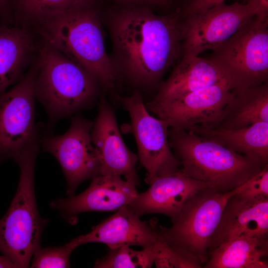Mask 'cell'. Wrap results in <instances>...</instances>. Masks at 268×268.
<instances>
[{
	"label": "cell",
	"mask_w": 268,
	"mask_h": 268,
	"mask_svg": "<svg viewBox=\"0 0 268 268\" xmlns=\"http://www.w3.org/2000/svg\"><path fill=\"white\" fill-rule=\"evenodd\" d=\"M39 140L24 148L14 159L20 168L16 193L4 215L0 219V252L16 268H28L40 247L47 220L40 215L35 199L34 169Z\"/></svg>",
	"instance_id": "5b68a950"
},
{
	"label": "cell",
	"mask_w": 268,
	"mask_h": 268,
	"mask_svg": "<svg viewBox=\"0 0 268 268\" xmlns=\"http://www.w3.org/2000/svg\"><path fill=\"white\" fill-rule=\"evenodd\" d=\"M168 139L180 171L221 192L238 188L266 165L190 130L171 128Z\"/></svg>",
	"instance_id": "3957f363"
},
{
	"label": "cell",
	"mask_w": 268,
	"mask_h": 268,
	"mask_svg": "<svg viewBox=\"0 0 268 268\" xmlns=\"http://www.w3.org/2000/svg\"><path fill=\"white\" fill-rule=\"evenodd\" d=\"M119 0L123 1V2H139V1H144V0Z\"/></svg>",
	"instance_id": "d6a6232c"
},
{
	"label": "cell",
	"mask_w": 268,
	"mask_h": 268,
	"mask_svg": "<svg viewBox=\"0 0 268 268\" xmlns=\"http://www.w3.org/2000/svg\"><path fill=\"white\" fill-rule=\"evenodd\" d=\"M226 80L230 81L207 58L182 55L168 78L149 102L168 101Z\"/></svg>",
	"instance_id": "ac0fdd59"
},
{
	"label": "cell",
	"mask_w": 268,
	"mask_h": 268,
	"mask_svg": "<svg viewBox=\"0 0 268 268\" xmlns=\"http://www.w3.org/2000/svg\"><path fill=\"white\" fill-rule=\"evenodd\" d=\"M242 189V185L227 192L212 188L199 192L184 205L170 227L158 226L159 239L202 266L207 261L210 242L227 201Z\"/></svg>",
	"instance_id": "8992f818"
},
{
	"label": "cell",
	"mask_w": 268,
	"mask_h": 268,
	"mask_svg": "<svg viewBox=\"0 0 268 268\" xmlns=\"http://www.w3.org/2000/svg\"><path fill=\"white\" fill-rule=\"evenodd\" d=\"M149 185L148 190L137 193L128 206L139 216L162 214L168 216L171 221L195 195L204 189L211 188L203 182L184 175L180 169L156 178Z\"/></svg>",
	"instance_id": "9a60e30c"
},
{
	"label": "cell",
	"mask_w": 268,
	"mask_h": 268,
	"mask_svg": "<svg viewBox=\"0 0 268 268\" xmlns=\"http://www.w3.org/2000/svg\"><path fill=\"white\" fill-rule=\"evenodd\" d=\"M268 199L249 200L236 193L225 206L208 253L220 244L242 236L268 237Z\"/></svg>",
	"instance_id": "e0dca14e"
},
{
	"label": "cell",
	"mask_w": 268,
	"mask_h": 268,
	"mask_svg": "<svg viewBox=\"0 0 268 268\" xmlns=\"http://www.w3.org/2000/svg\"><path fill=\"white\" fill-rule=\"evenodd\" d=\"M254 16L246 3L223 2L183 18L182 55L199 56L214 50Z\"/></svg>",
	"instance_id": "7c38bea8"
},
{
	"label": "cell",
	"mask_w": 268,
	"mask_h": 268,
	"mask_svg": "<svg viewBox=\"0 0 268 268\" xmlns=\"http://www.w3.org/2000/svg\"><path fill=\"white\" fill-rule=\"evenodd\" d=\"M144 1L151 4H165L168 0H144Z\"/></svg>",
	"instance_id": "1f68e13d"
},
{
	"label": "cell",
	"mask_w": 268,
	"mask_h": 268,
	"mask_svg": "<svg viewBox=\"0 0 268 268\" xmlns=\"http://www.w3.org/2000/svg\"><path fill=\"white\" fill-rule=\"evenodd\" d=\"M206 58L236 89L262 84L268 75V22L253 17Z\"/></svg>",
	"instance_id": "52a82bcc"
},
{
	"label": "cell",
	"mask_w": 268,
	"mask_h": 268,
	"mask_svg": "<svg viewBox=\"0 0 268 268\" xmlns=\"http://www.w3.org/2000/svg\"><path fill=\"white\" fill-rule=\"evenodd\" d=\"M138 184L120 176L100 175L92 179L88 188L81 194L56 200L50 206L68 222L74 224L80 213L117 211L128 205L137 193Z\"/></svg>",
	"instance_id": "4fadbf2b"
},
{
	"label": "cell",
	"mask_w": 268,
	"mask_h": 268,
	"mask_svg": "<svg viewBox=\"0 0 268 268\" xmlns=\"http://www.w3.org/2000/svg\"><path fill=\"white\" fill-rule=\"evenodd\" d=\"M160 241L140 251L134 250L130 246L110 249L102 258L97 259L94 268H151L158 251Z\"/></svg>",
	"instance_id": "cb8c5ba5"
},
{
	"label": "cell",
	"mask_w": 268,
	"mask_h": 268,
	"mask_svg": "<svg viewBox=\"0 0 268 268\" xmlns=\"http://www.w3.org/2000/svg\"><path fill=\"white\" fill-rule=\"evenodd\" d=\"M38 60L11 89L0 95V159H14L39 140L35 124Z\"/></svg>",
	"instance_id": "30bf717a"
},
{
	"label": "cell",
	"mask_w": 268,
	"mask_h": 268,
	"mask_svg": "<svg viewBox=\"0 0 268 268\" xmlns=\"http://www.w3.org/2000/svg\"><path fill=\"white\" fill-rule=\"evenodd\" d=\"M154 264L156 268H198L201 266L186 258L159 239Z\"/></svg>",
	"instance_id": "484cf974"
},
{
	"label": "cell",
	"mask_w": 268,
	"mask_h": 268,
	"mask_svg": "<svg viewBox=\"0 0 268 268\" xmlns=\"http://www.w3.org/2000/svg\"><path fill=\"white\" fill-rule=\"evenodd\" d=\"M242 105L228 129H239L259 122L268 123V87L266 83L237 89Z\"/></svg>",
	"instance_id": "603a6c76"
},
{
	"label": "cell",
	"mask_w": 268,
	"mask_h": 268,
	"mask_svg": "<svg viewBox=\"0 0 268 268\" xmlns=\"http://www.w3.org/2000/svg\"><path fill=\"white\" fill-rule=\"evenodd\" d=\"M0 22L7 25H14L10 0H0Z\"/></svg>",
	"instance_id": "f546056e"
},
{
	"label": "cell",
	"mask_w": 268,
	"mask_h": 268,
	"mask_svg": "<svg viewBox=\"0 0 268 268\" xmlns=\"http://www.w3.org/2000/svg\"><path fill=\"white\" fill-rule=\"evenodd\" d=\"M93 123L76 115L66 133L46 136L41 140L43 150L54 156L61 165L67 182L68 196L74 195L82 182L101 175L99 159L91 139Z\"/></svg>",
	"instance_id": "8fae6325"
},
{
	"label": "cell",
	"mask_w": 268,
	"mask_h": 268,
	"mask_svg": "<svg viewBox=\"0 0 268 268\" xmlns=\"http://www.w3.org/2000/svg\"><path fill=\"white\" fill-rule=\"evenodd\" d=\"M33 28L44 41L82 67L104 88L114 87L117 68L107 54L100 21L92 6L53 16Z\"/></svg>",
	"instance_id": "7a4b0ae2"
},
{
	"label": "cell",
	"mask_w": 268,
	"mask_h": 268,
	"mask_svg": "<svg viewBox=\"0 0 268 268\" xmlns=\"http://www.w3.org/2000/svg\"><path fill=\"white\" fill-rule=\"evenodd\" d=\"M0 268H15L16 267L8 258L2 255H0Z\"/></svg>",
	"instance_id": "4dcf8cb0"
},
{
	"label": "cell",
	"mask_w": 268,
	"mask_h": 268,
	"mask_svg": "<svg viewBox=\"0 0 268 268\" xmlns=\"http://www.w3.org/2000/svg\"><path fill=\"white\" fill-rule=\"evenodd\" d=\"M128 205L93 227L88 233L70 241L77 247L88 243H102L109 249L123 246H150L159 240L158 225L154 220L142 221Z\"/></svg>",
	"instance_id": "2e32d148"
},
{
	"label": "cell",
	"mask_w": 268,
	"mask_h": 268,
	"mask_svg": "<svg viewBox=\"0 0 268 268\" xmlns=\"http://www.w3.org/2000/svg\"><path fill=\"white\" fill-rule=\"evenodd\" d=\"M186 130L213 139L235 152L268 164V122L256 123L239 129H213L195 126Z\"/></svg>",
	"instance_id": "ffe728a7"
},
{
	"label": "cell",
	"mask_w": 268,
	"mask_h": 268,
	"mask_svg": "<svg viewBox=\"0 0 268 268\" xmlns=\"http://www.w3.org/2000/svg\"><path fill=\"white\" fill-rule=\"evenodd\" d=\"M121 100L130 116L138 159L147 171L146 183L150 184L159 177L177 172L181 165L169 144L168 123L150 114L137 91L121 98Z\"/></svg>",
	"instance_id": "9c48e42d"
},
{
	"label": "cell",
	"mask_w": 268,
	"mask_h": 268,
	"mask_svg": "<svg viewBox=\"0 0 268 268\" xmlns=\"http://www.w3.org/2000/svg\"><path fill=\"white\" fill-rule=\"evenodd\" d=\"M246 3L258 20L268 22V0H247Z\"/></svg>",
	"instance_id": "f1b7e54d"
},
{
	"label": "cell",
	"mask_w": 268,
	"mask_h": 268,
	"mask_svg": "<svg viewBox=\"0 0 268 268\" xmlns=\"http://www.w3.org/2000/svg\"><path fill=\"white\" fill-rule=\"evenodd\" d=\"M236 93L233 83L226 80L168 101L148 102L145 105L171 128L211 129L225 117L234 103Z\"/></svg>",
	"instance_id": "ba28073f"
},
{
	"label": "cell",
	"mask_w": 268,
	"mask_h": 268,
	"mask_svg": "<svg viewBox=\"0 0 268 268\" xmlns=\"http://www.w3.org/2000/svg\"><path fill=\"white\" fill-rule=\"evenodd\" d=\"M75 248L70 241L59 247L41 248L40 246L33 255L31 268H69L70 256Z\"/></svg>",
	"instance_id": "d4e9b609"
},
{
	"label": "cell",
	"mask_w": 268,
	"mask_h": 268,
	"mask_svg": "<svg viewBox=\"0 0 268 268\" xmlns=\"http://www.w3.org/2000/svg\"><path fill=\"white\" fill-rule=\"evenodd\" d=\"M181 12L158 15L146 8L123 10L113 18L111 33L121 68L134 84H156L180 57Z\"/></svg>",
	"instance_id": "6da1fadb"
},
{
	"label": "cell",
	"mask_w": 268,
	"mask_h": 268,
	"mask_svg": "<svg viewBox=\"0 0 268 268\" xmlns=\"http://www.w3.org/2000/svg\"><path fill=\"white\" fill-rule=\"evenodd\" d=\"M237 194L244 199L252 201L268 199V164L244 183L242 190Z\"/></svg>",
	"instance_id": "4316f807"
},
{
	"label": "cell",
	"mask_w": 268,
	"mask_h": 268,
	"mask_svg": "<svg viewBox=\"0 0 268 268\" xmlns=\"http://www.w3.org/2000/svg\"><path fill=\"white\" fill-rule=\"evenodd\" d=\"M35 50L29 28L0 22V95L23 77Z\"/></svg>",
	"instance_id": "d6986e66"
},
{
	"label": "cell",
	"mask_w": 268,
	"mask_h": 268,
	"mask_svg": "<svg viewBox=\"0 0 268 268\" xmlns=\"http://www.w3.org/2000/svg\"><path fill=\"white\" fill-rule=\"evenodd\" d=\"M43 42L37 59L35 95L53 124L91 106L100 84L82 67Z\"/></svg>",
	"instance_id": "277c9868"
},
{
	"label": "cell",
	"mask_w": 268,
	"mask_h": 268,
	"mask_svg": "<svg viewBox=\"0 0 268 268\" xmlns=\"http://www.w3.org/2000/svg\"><path fill=\"white\" fill-rule=\"evenodd\" d=\"M226 0H190L181 11L182 17L186 18L210 8Z\"/></svg>",
	"instance_id": "83f0119b"
},
{
	"label": "cell",
	"mask_w": 268,
	"mask_h": 268,
	"mask_svg": "<svg viewBox=\"0 0 268 268\" xmlns=\"http://www.w3.org/2000/svg\"><path fill=\"white\" fill-rule=\"evenodd\" d=\"M96 0H10L14 25L34 28L57 15L92 6Z\"/></svg>",
	"instance_id": "7402d4cb"
},
{
	"label": "cell",
	"mask_w": 268,
	"mask_h": 268,
	"mask_svg": "<svg viewBox=\"0 0 268 268\" xmlns=\"http://www.w3.org/2000/svg\"><path fill=\"white\" fill-rule=\"evenodd\" d=\"M268 237L242 236L225 242L208 253L204 268H268Z\"/></svg>",
	"instance_id": "44dd1931"
},
{
	"label": "cell",
	"mask_w": 268,
	"mask_h": 268,
	"mask_svg": "<svg viewBox=\"0 0 268 268\" xmlns=\"http://www.w3.org/2000/svg\"><path fill=\"white\" fill-rule=\"evenodd\" d=\"M91 139L99 159L101 175L123 176L125 180L139 184L136 170L137 155L125 144L115 112L103 96L93 123Z\"/></svg>",
	"instance_id": "5bb4252c"
}]
</instances>
